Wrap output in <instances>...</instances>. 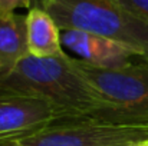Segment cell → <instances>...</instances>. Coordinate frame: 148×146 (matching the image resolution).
I'll use <instances>...</instances> for the list:
<instances>
[{"label": "cell", "mask_w": 148, "mask_h": 146, "mask_svg": "<svg viewBox=\"0 0 148 146\" xmlns=\"http://www.w3.org/2000/svg\"><path fill=\"white\" fill-rule=\"evenodd\" d=\"M0 92L39 97L55 109L58 119L86 116L106 107L65 52L53 57L27 54L16 65L0 69Z\"/></svg>", "instance_id": "obj_1"}, {"label": "cell", "mask_w": 148, "mask_h": 146, "mask_svg": "<svg viewBox=\"0 0 148 146\" xmlns=\"http://www.w3.org/2000/svg\"><path fill=\"white\" fill-rule=\"evenodd\" d=\"M143 139H148V120L124 117L103 107L1 139L0 146H127Z\"/></svg>", "instance_id": "obj_2"}, {"label": "cell", "mask_w": 148, "mask_h": 146, "mask_svg": "<svg viewBox=\"0 0 148 146\" xmlns=\"http://www.w3.org/2000/svg\"><path fill=\"white\" fill-rule=\"evenodd\" d=\"M59 29L79 30L125 43L148 54V22L130 13L118 0H46L43 4Z\"/></svg>", "instance_id": "obj_3"}, {"label": "cell", "mask_w": 148, "mask_h": 146, "mask_svg": "<svg viewBox=\"0 0 148 146\" xmlns=\"http://www.w3.org/2000/svg\"><path fill=\"white\" fill-rule=\"evenodd\" d=\"M76 70L98 92L106 109L124 117L148 120V62L102 69L73 59Z\"/></svg>", "instance_id": "obj_4"}, {"label": "cell", "mask_w": 148, "mask_h": 146, "mask_svg": "<svg viewBox=\"0 0 148 146\" xmlns=\"http://www.w3.org/2000/svg\"><path fill=\"white\" fill-rule=\"evenodd\" d=\"M56 119L55 109L39 97L0 92V141L29 132Z\"/></svg>", "instance_id": "obj_5"}, {"label": "cell", "mask_w": 148, "mask_h": 146, "mask_svg": "<svg viewBox=\"0 0 148 146\" xmlns=\"http://www.w3.org/2000/svg\"><path fill=\"white\" fill-rule=\"evenodd\" d=\"M62 45L81 56V60L102 69L122 67L134 57H141L138 50L125 43L79 30H63Z\"/></svg>", "instance_id": "obj_6"}, {"label": "cell", "mask_w": 148, "mask_h": 146, "mask_svg": "<svg viewBox=\"0 0 148 146\" xmlns=\"http://www.w3.org/2000/svg\"><path fill=\"white\" fill-rule=\"evenodd\" d=\"M27 50L36 57H53L63 53L62 33L53 17L43 9L32 7L26 14Z\"/></svg>", "instance_id": "obj_7"}, {"label": "cell", "mask_w": 148, "mask_h": 146, "mask_svg": "<svg viewBox=\"0 0 148 146\" xmlns=\"http://www.w3.org/2000/svg\"><path fill=\"white\" fill-rule=\"evenodd\" d=\"M27 54L26 16L0 14V69L16 65Z\"/></svg>", "instance_id": "obj_8"}, {"label": "cell", "mask_w": 148, "mask_h": 146, "mask_svg": "<svg viewBox=\"0 0 148 146\" xmlns=\"http://www.w3.org/2000/svg\"><path fill=\"white\" fill-rule=\"evenodd\" d=\"M130 13L148 22V0H118Z\"/></svg>", "instance_id": "obj_9"}, {"label": "cell", "mask_w": 148, "mask_h": 146, "mask_svg": "<svg viewBox=\"0 0 148 146\" xmlns=\"http://www.w3.org/2000/svg\"><path fill=\"white\" fill-rule=\"evenodd\" d=\"M16 9H32V0H0V14L14 13Z\"/></svg>", "instance_id": "obj_10"}, {"label": "cell", "mask_w": 148, "mask_h": 146, "mask_svg": "<svg viewBox=\"0 0 148 146\" xmlns=\"http://www.w3.org/2000/svg\"><path fill=\"white\" fill-rule=\"evenodd\" d=\"M127 146H148V139H143V141H137V142H132Z\"/></svg>", "instance_id": "obj_11"}, {"label": "cell", "mask_w": 148, "mask_h": 146, "mask_svg": "<svg viewBox=\"0 0 148 146\" xmlns=\"http://www.w3.org/2000/svg\"><path fill=\"white\" fill-rule=\"evenodd\" d=\"M45 1H46V0H32V7H39V9H43Z\"/></svg>", "instance_id": "obj_12"}, {"label": "cell", "mask_w": 148, "mask_h": 146, "mask_svg": "<svg viewBox=\"0 0 148 146\" xmlns=\"http://www.w3.org/2000/svg\"><path fill=\"white\" fill-rule=\"evenodd\" d=\"M141 59H143V60H145V62H148V54H145V56H143Z\"/></svg>", "instance_id": "obj_13"}]
</instances>
